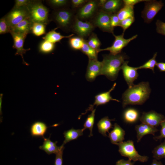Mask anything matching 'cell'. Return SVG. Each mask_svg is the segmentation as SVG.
Listing matches in <instances>:
<instances>
[{"label":"cell","instance_id":"52a82bcc","mask_svg":"<svg viewBox=\"0 0 165 165\" xmlns=\"http://www.w3.org/2000/svg\"><path fill=\"white\" fill-rule=\"evenodd\" d=\"M115 38V39L111 46L107 48L101 49L98 50V53L103 51H108L110 54L116 55L121 53L122 49L132 40L135 39L138 36L137 35H134L128 39H125L124 38V33L121 35H116L113 34Z\"/></svg>","mask_w":165,"mask_h":165},{"label":"cell","instance_id":"ab89813d","mask_svg":"<svg viewBox=\"0 0 165 165\" xmlns=\"http://www.w3.org/2000/svg\"><path fill=\"white\" fill-rule=\"evenodd\" d=\"M156 24L157 32L165 36V23L157 20Z\"/></svg>","mask_w":165,"mask_h":165},{"label":"cell","instance_id":"4316f807","mask_svg":"<svg viewBox=\"0 0 165 165\" xmlns=\"http://www.w3.org/2000/svg\"><path fill=\"white\" fill-rule=\"evenodd\" d=\"M117 14L120 21L129 17L134 16V6L124 5Z\"/></svg>","mask_w":165,"mask_h":165},{"label":"cell","instance_id":"8d00e7d4","mask_svg":"<svg viewBox=\"0 0 165 165\" xmlns=\"http://www.w3.org/2000/svg\"><path fill=\"white\" fill-rule=\"evenodd\" d=\"M10 32V27L4 16L0 20V34H4Z\"/></svg>","mask_w":165,"mask_h":165},{"label":"cell","instance_id":"cb8c5ba5","mask_svg":"<svg viewBox=\"0 0 165 165\" xmlns=\"http://www.w3.org/2000/svg\"><path fill=\"white\" fill-rule=\"evenodd\" d=\"M57 28L49 31L45 35L42 37V38L55 44L57 42H60L61 40L64 38H69L74 35V34H72L68 36H64L61 35L60 32L56 31V30Z\"/></svg>","mask_w":165,"mask_h":165},{"label":"cell","instance_id":"603a6c76","mask_svg":"<svg viewBox=\"0 0 165 165\" xmlns=\"http://www.w3.org/2000/svg\"><path fill=\"white\" fill-rule=\"evenodd\" d=\"M123 117L125 122L130 124L136 122L140 118L139 112L133 108L125 109L123 112Z\"/></svg>","mask_w":165,"mask_h":165},{"label":"cell","instance_id":"277c9868","mask_svg":"<svg viewBox=\"0 0 165 165\" xmlns=\"http://www.w3.org/2000/svg\"><path fill=\"white\" fill-rule=\"evenodd\" d=\"M29 18L32 22H38L47 25L49 23V9L40 0H31L27 6Z\"/></svg>","mask_w":165,"mask_h":165},{"label":"cell","instance_id":"ac0fdd59","mask_svg":"<svg viewBox=\"0 0 165 165\" xmlns=\"http://www.w3.org/2000/svg\"><path fill=\"white\" fill-rule=\"evenodd\" d=\"M116 83L114 84L112 87L108 91L100 93L95 97V101L93 105L98 106L105 105L108 102L110 101H115L119 102L120 101L112 97L110 95L111 92L114 90L116 85Z\"/></svg>","mask_w":165,"mask_h":165},{"label":"cell","instance_id":"7a4b0ae2","mask_svg":"<svg viewBox=\"0 0 165 165\" xmlns=\"http://www.w3.org/2000/svg\"><path fill=\"white\" fill-rule=\"evenodd\" d=\"M127 58V56L122 53L115 55L111 54L104 55L101 61V75H105L111 81L115 80L121 66Z\"/></svg>","mask_w":165,"mask_h":165},{"label":"cell","instance_id":"7c38bea8","mask_svg":"<svg viewBox=\"0 0 165 165\" xmlns=\"http://www.w3.org/2000/svg\"><path fill=\"white\" fill-rule=\"evenodd\" d=\"M10 33L13 39V48L16 50L15 55H20L22 59L23 64L28 65V64L24 61L23 57V55L25 54L26 52L30 49H25L24 48V42L28 34L12 32Z\"/></svg>","mask_w":165,"mask_h":165},{"label":"cell","instance_id":"f1b7e54d","mask_svg":"<svg viewBox=\"0 0 165 165\" xmlns=\"http://www.w3.org/2000/svg\"><path fill=\"white\" fill-rule=\"evenodd\" d=\"M89 110L91 111V114L88 116L84 124V130L86 128L89 129L90 131L89 137L93 136L92 130L95 120V115L96 109H93V107L91 105L89 108Z\"/></svg>","mask_w":165,"mask_h":165},{"label":"cell","instance_id":"d6986e66","mask_svg":"<svg viewBox=\"0 0 165 165\" xmlns=\"http://www.w3.org/2000/svg\"><path fill=\"white\" fill-rule=\"evenodd\" d=\"M135 129L137 133L138 142L140 141L144 136L148 134L154 136L155 133L158 130L156 127L144 123L136 125Z\"/></svg>","mask_w":165,"mask_h":165},{"label":"cell","instance_id":"f546056e","mask_svg":"<svg viewBox=\"0 0 165 165\" xmlns=\"http://www.w3.org/2000/svg\"><path fill=\"white\" fill-rule=\"evenodd\" d=\"M46 25L40 23L32 22L31 33L36 36H40L46 33Z\"/></svg>","mask_w":165,"mask_h":165},{"label":"cell","instance_id":"7bdbcfd3","mask_svg":"<svg viewBox=\"0 0 165 165\" xmlns=\"http://www.w3.org/2000/svg\"><path fill=\"white\" fill-rule=\"evenodd\" d=\"M31 0H16L13 8H18L27 6Z\"/></svg>","mask_w":165,"mask_h":165},{"label":"cell","instance_id":"9a60e30c","mask_svg":"<svg viewBox=\"0 0 165 165\" xmlns=\"http://www.w3.org/2000/svg\"><path fill=\"white\" fill-rule=\"evenodd\" d=\"M128 63V61H125L121 66V69L122 70L124 78L130 87L134 85L133 82L137 79L138 74L136 68L129 66Z\"/></svg>","mask_w":165,"mask_h":165},{"label":"cell","instance_id":"4fadbf2b","mask_svg":"<svg viewBox=\"0 0 165 165\" xmlns=\"http://www.w3.org/2000/svg\"><path fill=\"white\" fill-rule=\"evenodd\" d=\"M165 119L163 115L152 110L148 112H143L139 118L142 123L155 127L160 125L161 122Z\"/></svg>","mask_w":165,"mask_h":165},{"label":"cell","instance_id":"ffe728a7","mask_svg":"<svg viewBox=\"0 0 165 165\" xmlns=\"http://www.w3.org/2000/svg\"><path fill=\"white\" fill-rule=\"evenodd\" d=\"M48 127L43 122L37 121L34 123L31 126L30 131L33 137H42L44 138Z\"/></svg>","mask_w":165,"mask_h":165},{"label":"cell","instance_id":"5bb4252c","mask_svg":"<svg viewBox=\"0 0 165 165\" xmlns=\"http://www.w3.org/2000/svg\"><path fill=\"white\" fill-rule=\"evenodd\" d=\"M102 62L97 60H89L85 75L87 80H94L97 76L101 75Z\"/></svg>","mask_w":165,"mask_h":165},{"label":"cell","instance_id":"e0dca14e","mask_svg":"<svg viewBox=\"0 0 165 165\" xmlns=\"http://www.w3.org/2000/svg\"><path fill=\"white\" fill-rule=\"evenodd\" d=\"M124 6L123 0H108L101 10L110 14L117 13Z\"/></svg>","mask_w":165,"mask_h":165},{"label":"cell","instance_id":"bcb514c9","mask_svg":"<svg viewBox=\"0 0 165 165\" xmlns=\"http://www.w3.org/2000/svg\"><path fill=\"white\" fill-rule=\"evenodd\" d=\"M134 162H131V161L129 160H125L121 159L116 162V165H134Z\"/></svg>","mask_w":165,"mask_h":165},{"label":"cell","instance_id":"f35d334b","mask_svg":"<svg viewBox=\"0 0 165 165\" xmlns=\"http://www.w3.org/2000/svg\"><path fill=\"white\" fill-rule=\"evenodd\" d=\"M64 148V146L61 145L60 149L55 154L54 165H63V154Z\"/></svg>","mask_w":165,"mask_h":165},{"label":"cell","instance_id":"681fc988","mask_svg":"<svg viewBox=\"0 0 165 165\" xmlns=\"http://www.w3.org/2000/svg\"><path fill=\"white\" fill-rule=\"evenodd\" d=\"M107 0H100L98 1V4L99 6L101 8L105 3Z\"/></svg>","mask_w":165,"mask_h":165},{"label":"cell","instance_id":"ee69618b","mask_svg":"<svg viewBox=\"0 0 165 165\" xmlns=\"http://www.w3.org/2000/svg\"><path fill=\"white\" fill-rule=\"evenodd\" d=\"M88 1L86 0H72L71 2L72 6L75 8L81 7Z\"/></svg>","mask_w":165,"mask_h":165},{"label":"cell","instance_id":"3957f363","mask_svg":"<svg viewBox=\"0 0 165 165\" xmlns=\"http://www.w3.org/2000/svg\"><path fill=\"white\" fill-rule=\"evenodd\" d=\"M75 18L73 11L68 8L54 10L51 14V20L57 28L66 32L72 29Z\"/></svg>","mask_w":165,"mask_h":165},{"label":"cell","instance_id":"83f0119b","mask_svg":"<svg viewBox=\"0 0 165 165\" xmlns=\"http://www.w3.org/2000/svg\"><path fill=\"white\" fill-rule=\"evenodd\" d=\"M55 48V44L43 40L41 41L39 44L38 50L41 53L47 54L52 52Z\"/></svg>","mask_w":165,"mask_h":165},{"label":"cell","instance_id":"d590c367","mask_svg":"<svg viewBox=\"0 0 165 165\" xmlns=\"http://www.w3.org/2000/svg\"><path fill=\"white\" fill-rule=\"evenodd\" d=\"M157 55V53H155L152 57L146 62L143 64L137 67V70L141 69H149L152 70L154 72V69L156 66L157 62L156 60V57Z\"/></svg>","mask_w":165,"mask_h":165},{"label":"cell","instance_id":"836d02e7","mask_svg":"<svg viewBox=\"0 0 165 165\" xmlns=\"http://www.w3.org/2000/svg\"><path fill=\"white\" fill-rule=\"evenodd\" d=\"M46 4L51 8L55 9L67 8L69 1L67 0H46Z\"/></svg>","mask_w":165,"mask_h":165},{"label":"cell","instance_id":"484cf974","mask_svg":"<svg viewBox=\"0 0 165 165\" xmlns=\"http://www.w3.org/2000/svg\"><path fill=\"white\" fill-rule=\"evenodd\" d=\"M84 130L83 128L81 129H75L72 128L65 131L63 133L65 139L62 145L64 146L68 142L77 139L79 137L83 135Z\"/></svg>","mask_w":165,"mask_h":165},{"label":"cell","instance_id":"d4e9b609","mask_svg":"<svg viewBox=\"0 0 165 165\" xmlns=\"http://www.w3.org/2000/svg\"><path fill=\"white\" fill-rule=\"evenodd\" d=\"M115 119H110L108 117H105L101 119L98 122L97 125L99 132L105 137L107 136L106 132L109 133V130L113 128L111 122Z\"/></svg>","mask_w":165,"mask_h":165},{"label":"cell","instance_id":"6da1fadb","mask_svg":"<svg viewBox=\"0 0 165 165\" xmlns=\"http://www.w3.org/2000/svg\"><path fill=\"white\" fill-rule=\"evenodd\" d=\"M151 90L148 82H141L129 87L122 96V106L141 105L149 97Z\"/></svg>","mask_w":165,"mask_h":165},{"label":"cell","instance_id":"f6af8a7d","mask_svg":"<svg viewBox=\"0 0 165 165\" xmlns=\"http://www.w3.org/2000/svg\"><path fill=\"white\" fill-rule=\"evenodd\" d=\"M147 0H123L124 5L134 6L135 5L142 2H146Z\"/></svg>","mask_w":165,"mask_h":165},{"label":"cell","instance_id":"b9f144b4","mask_svg":"<svg viewBox=\"0 0 165 165\" xmlns=\"http://www.w3.org/2000/svg\"><path fill=\"white\" fill-rule=\"evenodd\" d=\"M161 128L159 136L154 138V139L157 141L161 140L163 138H165V119L163 120L160 124Z\"/></svg>","mask_w":165,"mask_h":165},{"label":"cell","instance_id":"74e56055","mask_svg":"<svg viewBox=\"0 0 165 165\" xmlns=\"http://www.w3.org/2000/svg\"><path fill=\"white\" fill-rule=\"evenodd\" d=\"M135 20L134 16L127 18L120 21L119 26L123 29V32L124 33L126 29L130 27Z\"/></svg>","mask_w":165,"mask_h":165},{"label":"cell","instance_id":"30bf717a","mask_svg":"<svg viewBox=\"0 0 165 165\" xmlns=\"http://www.w3.org/2000/svg\"><path fill=\"white\" fill-rule=\"evenodd\" d=\"M99 7L98 1H88L80 7L76 17L81 20L89 19L94 16Z\"/></svg>","mask_w":165,"mask_h":165},{"label":"cell","instance_id":"c3c4849f","mask_svg":"<svg viewBox=\"0 0 165 165\" xmlns=\"http://www.w3.org/2000/svg\"><path fill=\"white\" fill-rule=\"evenodd\" d=\"M150 165H163L161 161H158L154 159Z\"/></svg>","mask_w":165,"mask_h":165},{"label":"cell","instance_id":"9c48e42d","mask_svg":"<svg viewBox=\"0 0 165 165\" xmlns=\"http://www.w3.org/2000/svg\"><path fill=\"white\" fill-rule=\"evenodd\" d=\"M111 14L100 10L96 14L93 24L102 31L113 34L114 28L111 23Z\"/></svg>","mask_w":165,"mask_h":165},{"label":"cell","instance_id":"7dc6e473","mask_svg":"<svg viewBox=\"0 0 165 165\" xmlns=\"http://www.w3.org/2000/svg\"><path fill=\"white\" fill-rule=\"evenodd\" d=\"M156 66L160 71L165 72V63L157 62Z\"/></svg>","mask_w":165,"mask_h":165},{"label":"cell","instance_id":"5b68a950","mask_svg":"<svg viewBox=\"0 0 165 165\" xmlns=\"http://www.w3.org/2000/svg\"><path fill=\"white\" fill-rule=\"evenodd\" d=\"M119 152L121 156L127 157L129 160L134 162L139 161L144 162L147 161L148 157L139 155L136 150L132 140L122 142L118 145Z\"/></svg>","mask_w":165,"mask_h":165},{"label":"cell","instance_id":"8992f818","mask_svg":"<svg viewBox=\"0 0 165 165\" xmlns=\"http://www.w3.org/2000/svg\"><path fill=\"white\" fill-rule=\"evenodd\" d=\"M163 5L162 1L148 0L145 2L144 8L141 12V16L145 22H151Z\"/></svg>","mask_w":165,"mask_h":165},{"label":"cell","instance_id":"1f68e13d","mask_svg":"<svg viewBox=\"0 0 165 165\" xmlns=\"http://www.w3.org/2000/svg\"><path fill=\"white\" fill-rule=\"evenodd\" d=\"M81 50L88 56L89 60H97V51L90 47L86 40Z\"/></svg>","mask_w":165,"mask_h":165},{"label":"cell","instance_id":"ba28073f","mask_svg":"<svg viewBox=\"0 0 165 165\" xmlns=\"http://www.w3.org/2000/svg\"><path fill=\"white\" fill-rule=\"evenodd\" d=\"M10 29L25 18L29 17L27 6L13 8L5 16Z\"/></svg>","mask_w":165,"mask_h":165},{"label":"cell","instance_id":"2e32d148","mask_svg":"<svg viewBox=\"0 0 165 165\" xmlns=\"http://www.w3.org/2000/svg\"><path fill=\"white\" fill-rule=\"evenodd\" d=\"M125 131L116 123L114 125L113 129L109 133L108 137L112 143L118 145L124 140Z\"/></svg>","mask_w":165,"mask_h":165},{"label":"cell","instance_id":"8fae6325","mask_svg":"<svg viewBox=\"0 0 165 165\" xmlns=\"http://www.w3.org/2000/svg\"><path fill=\"white\" fill-rule=\"evenodd\" d=\"M94 27L92 23L88 21H83L75 17L72 29L78 36L84 38L92 34Z\"/></svg>","mask_w":165,"mask_h":165},{"label":"cell","instance_id":"d6a6232c","mask_svg":"<svg viewBox=\"0 0 165 165\" xmlns=\"http://www.w3.org/2000/svg\"><path fill=\"white\" fill-rule=\"evenodd\" d=\"M153 157L157 160L165 158V140L160 145L156 147L152 151Z\"/></svg>","mask_w":165,"mask_h":165},{"label":"cell","instance_id":"44dd1931","mask_svg":"<svg viewBox=\"0 0 165 165\" xmlns=\"http://www.w3.org/2000/svg\"><path fill=\"white\" fill-rule=\"evenodd\" d=\"M32 23L29 17H28L11 28L10 33L12 32L27 34L31 33Z\"/></svg>","mask_w":165,"mask_h":165},{"label":"cell","instance_id":"60d3db41","mask_svg":"<svg viewBox=\"0 0 165 165\" xmlns=\"http://www.w3.org/2000/svg\"><path fill=\"white\" fill-rule=\"evenodd\" d=\"M111 23L112 27L114 28L117 26H119L120 20L117 13L111 14L110 16Z\"/></svg>","mask_w":165,"mask_h":165},{"label":"cell","instance_id":"4dcf8cb0","mask_svg":"<svg viewBox=\"0 0 165 165\" xmlns=\"http://www.w3.org/2000/svg\"><path fill=\"white\" fill-rule=\"evenodd\" d=\"M85 40L84 38L78 36H72L69 38L68 43L72 49L75 50H81Z\"/></svg>","mask_w":165,"mask_h":165},{"label":"cell","instance_id":"7402d4cb","mask_svg":"<svg viewBox=\"0 0 165 165\" xmlns=\"http://www.w3.org/2000/svg\"><path fill=\"white\" fill-rule=\"evenodd\" d=\"M50 136L48 138H44L43 144L39 147V148L44 151L47 154L50 155L53 153L56 154L60 149L61 146H57V141L53 142L50 140Z\"/></svg>","mask_w":165,"mask_h":165},{"label":"cell","instance_id":"e575fe53","mask_svg":"<svg viewBox=\"0 0 165 165\" xmlns=\"http://www.w3.org/2000/svg\"><path fill=\"white\" fill-rule=\"evenodd\" d=\"M86 42L90 47L97 50V52L100 49L101 42L97 35L95 33H92L88 40H86Z\"/></svg>","mask_w":165,"mask_h":165}]
</instances>
